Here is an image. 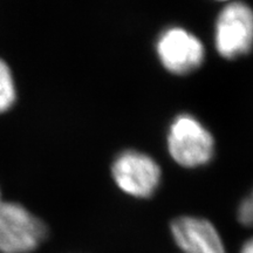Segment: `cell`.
<instances>
[{
	"mask_svg": "<svg viewBox=\"0 0 253 253\" xmlns=\"http://www.w3.org/2000/svg\"><path fill=\"white\" fill-rule=\"evenodd\" d=\"M46 237V226L23 205L0 199V252L30 253Z\"/></svg>",
	"mask_w": 253,
	"mask_h": 253,
	"instance_id": "obj_2",
	"label": "cell"
},
{
	"mask_svg": "<svg viewBox=\"0 0 253 253\" xmlns=\"http://www.w3.org/2000/svg\"><path fill=\"white\" fill-rule=\"evenodd\" d=\"M214 45L224 59L235 60L253 48V8L243 1H232L221 9L216 21Z\"/></svg>",
	"mask_w": 253,
	"mask_h": 253,
	"instance_id": "obj_3",
	"label": "cell"
},
{
	"mask_svg": "<svg viewBox=\"0 0 253 253\" xmlns=\"http://www.w3.org/2000/svg\"><path fill=\"white\" fill-rule=\"evenodd\" d=\"M223 1H227V0H223Z\"/></svg>",
	"mask_w": 253,
	"mask_h": 253,
	"instance_id": "obj_10",
	"label": "cell"
},
{
	"mask_svg": "<svg viewBox=\"0 0 253 253\" xmlns=\"http://www.w3.org/2000/svg\"><path fill=\"white\" fill-rule=\"evenodd\" d=\"M237 217L243 226L253 227V191L239 204Z\"/></svg>",
	"mask_w": 253,
	"mask_h": 253,
	"instance_id": "obj_8",
	"label": "cell"
},
{
	"mask_svg": "<svg viewBox=\"0 0 253 253\" xmlns=\"http://www.w3.org/2000/svg\"><path fill=\"white\" fill-rule=\"evenodd\" d=\"M116 185L126 195L136 198H149L161 183V168L154 158L136 150L119 155L112 166Z\"/></svg>",
	"mask_w": 253,
	"mask_h": 253,
	"instance_id": "obj_4",
	"label": "cell"
},
{
	"mask_svg": "<svg viewBox=\"0 0 253 253\" xmlns=\"http://www.w3.org/2000/svg\"><path fill=\"white\" fill-rule=\"evenodd\" d=\"M168 150L179 166L197 168L212 160L214 140L211 132L197 119L183 114L177 116L170 126Z\"/></svg>",
	"mask_w": 253,
	"mask_h": 253,
	"instance_id": "obj_1",
	"label": "cell"
},
{
	"mask_svg": "<svg viewBox=\"0 0 253 253\" xmlns=\"http://www.w3.org/2000/svg\"><path fill=\"white\" fill-rule=\"evenodd\" d=\"M18 102V86L11 65L0 56V115L11 112Z\"/></svg>",
	"mask_w": 253,
	"mask_h": 253,
	"instance_id": "obj_7",
	"label": "cell"
},
{
	"mask_svg": "<svg viewBox=\"0 0 253 253\" xmlns=\"http://www.w3.org/2000/svg\"><path fill=\"white\" fill-rule=\"evenodd\" d=\"M170 229L176 245L184 253H226L216 227L204 218L178 217Z\"/></svg>",
	"mask_w": 253,
	"mask_h": 253,
	"instance_id": "obj_6",
	"label": "cell"
},
{
	"mask_svg": "<svg viewBox=\"0 0 253 253\" xmlns=\"http://www.w3.org/2000/svg\"><path fill=\"white\" fill-rule=\"evenodd\" d=\"M240 253H253V238L244 243L242 250H240Z\"/></svg>",
	"mask_w": 253,
	"mask_h": 253,
	"instance_id": "obj_9",
	"label": "cell"
},
{
	"mask_svg": "<svg viewBox=\"0 0 253 253\" xmlns=\"http://www.w3.org/2000/svg\"><path fill=\"white\" fill-rule=\"evenodd\" d=\"M156 50L158 59L168 72L184 75L201 67L205 58L202 41L189 31L171 27L158 38Z\"/></svg>",
	"mask_w": 253,
	"mask_h": 253,
	"instance_id": "obj_5",
	"label": "cell"
}]
</instances>
